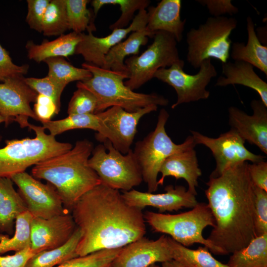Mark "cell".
I'll return each mask as SVG.
<instances>
[{"label":"cell","instance_id":"obj_1","mask_svg":"<svg viewBox=\"0 0 267 267\" xmlns=\"http://www.w3.org/2000/svg\"><path fill=\"white\" fill-rule=\"evenodd\" d=\"M70 213L82 233L78 256L122 248L146 234L142 210L128 204L119 190L102 183L84 194Z\"/></svg>","mask_w":267,"mask_h":267},{"label":"cell","instance_id":"obj_2","mask_svg":"<svg viewBox=\"0 0 267 267\" xmlns=\"http://www.w3.org/2000/svg\"><path fill=\"white\" fill-rule=\"evenodd\" d=\"M248 162L209 177L205 191L215 225L207 238L221 255L232 254L257 237L255 226L254 184Z\"/></svg>","mask_w":267,"mask_h":267},{"label":"cell","instance_id":"obj_3","mask_svg":"<svg viewBox=\"0 0 267 267\" xmlns=\"http://www.w3.org/2000/svg\"><path fill=\"white\" fill-rule=\"evenodd\" d=\"M93 149L89 140H78L68 151L40 162L32 170L33 177L46 180L55 188L69 212L84 194L101 183L89 165Z\"/></svg>","mask_w":267,"mask_h":267},{"label":"cell","instance_id":"obj_4","mask_svg":"<svg viewBox=\"0 0 267 267\" xmlns=\"http://www.w3.org/2000/svg\"><path fill=\"white\" fill-rule=\"evenodd\" d=\"M82 67L90 72L91 78L78 82L77 88L91 92L97 100L96 114L113 106H118L126 111L134 112L150 105L167 106L169 100L156 93L134 92L125 85L124 80L128 75L123 72L105 69L84 63Z\"/></svg>","mask_w":267,"mask_h":267},{"label":"cell","instance_id":"obj_5","mask_svg":"<svg viewBox=\"0 0 267 267\" xmlns=\"http://www.w3.org/2000/svg\"><path fill=\"white\" fill-rule=\"evenodd\" d=\"M28 127L35 132V137L6 140L5 145L0 148V177L10 178L73 147L71 143L59 142L54 136L46 134L43 126L30 123Z\"/></svg>","mask_w":267,"mask_h":267},{"label":"cell","instance_id":"obj_6","mask_svg":"<svg viewBox=\"0 0 267 267\" xmlns=\"http://www.w3.org/2000/svg\"><path fill=\"white\" fill-rule=\"evenodd\" d=\"M143 214L145 222L155 232L168 234L183 246L200 243L213 254L221 255L219 250L203 236L205 228L215 225L208 204L198 202L191 210L178 214L151 211H146Z\"/></svg>","mask_w":267,"mask_h":267},{"label":"cell","instance_id":"obj_7","mask_svg":"<svg viewBox=\"0 0 267 267\" xmlns=\"http://www.w3.org/2000/svg\"><path fill=\"white\" fill-rule=\"evenodd\" d=\"M169 117L168 112L162 109L158 116L154 131L142 140L138 141L133 150L142 173L143 180L147 184L148 192L153 193L158 188V175L164 161L170 156L196 146L192 136L177 144L168 135L165 125Z\"/></svg>","mask_w":267,"mask_h":267},{"label":"cell","instance_id":"obj_8","mask_svg":"<svg viewBox=\"0 0 267 267\" xmlns=\"http://www.w3.org/2000/svg\"><path fill=\"white\" fill-rule=\"evenodd\" d=\"M237 25L235 18L212 16L197 29L190 30L186 35L188 62L195 68L211 58L222 63L227 62L231 44L229 36Z\"/></svg>","mask_w":267,"mask_h":267},{"label":"cell","instance_id":"obj_9","mask_svg":"<svg viewBox=\"0 0 267 267\" xmlns=\"http://www.w3.org/2000/svg\"><path fill=\"white\" fill-rule=\"evenodd\" d=\"M93 148L89 165L101 183L111 188L127 191L143 181L140 168L131 149L123 154L107 139Z\"/></svg>","mask_w":267,"mask_h":267},{"label":"cell","instance_id":"obj_10","mask_svg":"<svg viewBox=\"0 0 267 267\" xmlns=\"http://www.w3.org/2000/svg\"><path fill=\"white\" fill-rule=\"evenodd\" d=\"M153 38V43L140 55H132L124 61L128 74L124 83L133 90L154 78L159 69L170 67L180 60L173 35L158 31Z\"/></svg>","mask_w":267,"mask_h":267},{"label":"cell","instance_id":"obj_11","mask_svg":"<svg viewBox=\"0 0 267 267\" xmlns=\"http://www.w3.org/2000/svg\"><path fill=\"white\" fill-rule=\"evenodd\" d=\"M184 61L180 59L170 67L159 69L154 75V78L167 83L176 90L177 99L172 105V109L183 103L208 98L210 92L206 87L217 75L211 59L204 60L195 75L184 72Z\"/></svg>","mask_w":267,"mask_h":267},{"label":"cell","instance_id":"obj_12","mask_svg":"<svg viewBox=\"0 0 267 267\" xmlns=\"http://www.w3.org/2000/svg\"><path fill=\"white\" fill-rule=\"evenodd\" d=\"M196 144H202L212 152L216 166L210 177L216 178L227 168L244 162H258L265 156L257 155L245 146V141L233 130L222 134L217 138L210 137L198 132L191 131Z\"/></svg>","mask_w":267,"mask_h":267},{"label":"cell","instance_id":"obj_13","mask_svg":"<svg viewBox=\"0 0 267 267\" xmlns=\"http://www.w3.org/2000/svg\"><path fill=\"white\" fill-rule=\"evenodd\" d=\"M157 109V106L150 105L135 112H129L120 107L113 106L96 113L100 119L103 132L95 138L102 142L108 140L116 149L126 154L131 149L140 119Z\"/></svg>","mask_w":267,"mask_h":267},{"label":"cell","instance_id":"obj_14","mask_svg":"<svg viewBox=\"0 0 267 267\" xmlns=\"http://www.w3.org/2000/svg\"><path fill=\"white\" fill-rule=\"evenodd\" d=\"M10 178L34 218L48 219L69 212L64 207L55 188L48 182L44 184L26 172Z\"/></svg>","mask_w":267,"mask_h":267},{"label":"cell","instance_id":"obj_15","mask_svg":"<svg viewBox=\"0 0 267 267\" xmlns=\"http://www.w3.org/2000/svg\"><path fill=\"white\" fill-rule=\"evenodd\" d=\"M25 78L18 75L0 83V114L5 118L6 126L16 122L24 128L30 124L29 118L38 121L30 104L35 102L38 94L26 84Z\"/></svg>","mask_w":267,"mask_h":267},{"label":"cell","instance_id":"obj_16","mask_svg":"<svg viewBox=\"0 0 267 267\" xmlns=\"http://www.w3.org/2000/svg\"><path fill=\"white\" fill-rule=\"evenodd\" d=\"M147 12L144 9L138 11L130 26L125 28L115 29L104 37H97L88 31L81 34V40L78 44L75 53L81 55L84 60L98 67H102L105 56L110 50L122 41L130 33L146 27Z\"/></svg>","mask_w":267,"mask_h":267},{"label":"cell","instance_id":"obj_17","mask_svg":"<svg viewBox=\"0 0 267 267\" xmlns=\"http://www.w3.org/2000/svg\"><path fill=\"white\" fill-rule=\"evenodd\" d=\"M77 226L70 212L48 219L33 218L31 249L35 254L59 247L71 237Z\"/></svg>","mask_w":267,"mask_h":267},{"label":"cell","instance_id":"obj_18","mask_svg":"<svg viewBox=\"0 0 267 267\" xmlns=\"http://www.w3.org/2000/svg\"><path fill=\"white\" fill-rule=\"evenodd\" d=\"M173 259L168 236L156 240L144 236L123 247L111 263L112 267H148Z\"/></svg>","mask_w":267,"mask_h":267},{"label":"cell","instance_id":"obj_19","mask_svg":"<svg viewBox=\"0 0 267 267\" xmlns=\"http://www.w3.org/2000/svg\"><path fill=\"white\" fill-rule=\"evenodd\" d=\"M165 192L155 194L135 189L123 191L122 196L130 206L142 210L146 207L158 209L159 213L177 211L183 208H192L198 203L195 195L181 185H168Z\"/></svg>","mask_w":267,"mask_h":267},{"label":"cell","instance_id":"obj_20","mask_svg":"<svg viewBox=\"0 0 267 267\" xmlns=\"http://www.w3.org/2000/svg\"><path fill=\"white\" fill-rule=\"evenodd\" d=\"M253 114H247L242 110L231 106L228 109V123L245 141L257 146L267 154V107L261 100H253Z\"/></svg>","mask_w":267,"mask_h":267},{"label":"cell","instance_id":"obj_21","mask_svg":"<svg viewBox=\"0 0 267 267\" xmlns=\"http://www.w3.org/2000/svg\"><path fill=\"white\" fill-rule=\"evenodd\" d=\"M159 173L161 177L158 180V184L163 185L165 178L169 176L177 179L183 178L187 183V190L196 195V187L198 179L202 172L199 164L194 147H190L168 157L163 163Z\"/></svg>","mask_w":267,"mask_h":267},{"label":"cell","instance_id":"obj_22","mask_svg":"<svg viewBox=\"0 0 267 267\" xmlns=\"http://www.w3.org/2000/svg\"><path fill=\"white\" fill-rule=\"evenodd\" d=\"M181 6L180 0H162L156 6H150L146 29L154 34L158 31L168 32L180 42L186 23V19L181 20Z\"/></svg>","mask_w":267,"mask_h":267},{"label":"cell","instance_id":"obj_23","mask_svg":"<svg viewBox=\"0 0 267 267\" xmlns=\"http://www.w3.org/2000/svg\"><path fill=\"white\" fill-rule=\"evenodd\" d=\"M254 67L242 61L222 63V73L224 77H220L216 86L225 87L238 84L255 90L261 101L267 107V83L255 72Z\"/></svg>","mask_w":267,"mask_h":267},{"label":"cell","instance_id":"obj_24","mask_svg":"<svg viewBox=\"0 0 267 267\" xmlns=\"http://www.w3.org/2000/svg\"><path fill=\"white\" fill-rule=\"evenodd\" d=\"M27 211L11 178L0 177V233L12 235L16 218Z\"/></svg>","mask_w":267,"mask_h":267},{"label":"cell","instance_id":"obj_25","mask_svg":"<svg viewBox=\"0 0 267 267\" xmlns=\"http://www.w3.org/2000/svg\"><path fill=\"white\" fill-rule=\"evenodd\" d=\"M81 34L72 32L61 35L52 41L44 40L40 44L28 41L26 45L28 56L37 63L51 57H67L75 54L81 40Z\"/></svg>","mask_w":267,"mask_h":267},{"label":"cell","instance_id":"obj_26","mask_svg":"<svg viewBox=\"0 0 267 267\" xmlns=\"http://www.w3.org/2000/svg\"><path fill=\"white\" fill-rule=\"evenodd\" d=\"M247 21L248 41L243 43L234 42L230 56L235 61H242L255 67L267 76V46L263 45L257 36L255 24L248 16Z\"/></svg>","mask_w":267,"mask_h":267},{"label":"cell","instance_id":"obj_27","mask_svg":"<svg viewBox=\"0 0 267 267\" xmlns=\"http://www.w3.org/2000/svg\"><path fill=\"white\" fill-rule=\"evenodd\" d=\"M154 34L149 32L146 27L132 32L126 40L121 41L110 50L105 56L102 68L128 74L124 63L125 58L130 55H137L140 47L145 45L148 38H153Z\"/></svg>","mask_w":267,"mask_h":267},{"label":"cell","instance_id":"obj_28","mask_svg":"<svg viewBox=\"0 0 267 267\" xmlns=\"http://www.w3.org/2000/svg\"><path fill=\"white\" fill-rule=\"evenodd\" d=\"M81 234L80 229L77 227L71 237L64 245L35 254L28 261L25 267H53L79 257L76 253V248Z\"/></svg>","mask_w":267,"mask_h":267},{"label":"cell","instance_id":"obj_29","mask_svg":"<svg viewBox=\"0 0 267 267\" xmlns=\"http://www.w3.org/2000/svg\"><path fill=\"white\" fill-rule=\"evenodd\" d=\"M230 267H267V233L252 239L233 253L227 264Z\"/></svg>","mask_w":267,"mask_h":267},{"label":"cell","instance_id":"obj_30","mask_svg":"<svg viewBox=\"0 0 267 267\" xmlns=\"http://www.w3.org/2000/svg\"><path fill=\"white\" fill-rule=\"evenodd\" d=\"M173 259L186 267H230L216 260L207 247H199L192 250L183 246L168 236Z\"/></svg>","mask_w":267,"mask_h":267},{"label":"cell","instance_id":"obj_31","mask_svg":"<svg viewBox=\"0 0 267 267\" xmlns=\"http://www.w3.org/2000/svg\"><path fill=\"white\" fill-rule=\"evenodd\" d=\"M45 130H47L53 136L64 132L80 129H88L96 131L95 136L100 135L103 128L97 114L68 115L62 119L41 123Z\"/></svg>","mask_w":267,"mask_h":267},{"label":"cell","instance_id":"obj_32","mask_svg":"<svg viewBox=\"0 0 267 267\" xmlns=\"http://www.w3.org/2000/svg\"><path fill=\"white\" fill-rule=\"evenodd\" d=\"M33 217L28 211L19 215L15 220L14 235L0 233V254L15 252L31 248V222Z\"/></svg>","mask_w":267,"mask_h":267},{"label":"cell","instance_id":"obj_33","mask_svg":"<svg viewBox=\"0 0 267 267\" xmlns=\"http://www.w3.org/2000/svg\"><path fill=\"white\" fill-rule=\"evenodd\" d=\"M44 62L48 68L47 76L66 85L74 81H86L92 77L89 71L74 66L62 57L49 58Z\"/></svg>","mask_w":267,"mask_h":267},{"label":"cell","instance_id":"obj_34","mask_svg":"<svg viewBox=\"0 0 267 267\" xmlns=\"http://www.w3.org/2000/svg\"><path fill=\"white\" fill-rule=\"evenodd\" d=\"M69 30L65 0H51L45 11L42 33L44 36H60Z\"/></svg>","mask_w":267,"mask_h":267},{"label":"cell","instance_id":"obj_35","mask_svg":"<svg viewBox=\"0 0 267 267\" xmlns=\"http://www.w3.org/2000/svg\"><path fill=\"white\" fill-rule=\"evenodd\" d=\"M148 0H93L91 2L93 14L96 16L103 6L106 4L119 5L122 12L119 18L109 26L110 29L125 28L133 19L135 12L147 7L150 3Z\"/></svg>","mask_w":267,"mask_h":267},{"label":"cell","instance_id":"obj_36","mask_svg":"<svg viewBox=\"0 0 267 267\" xmlns=\"http://www.w3.org/2000/svg\"><path fill=\"white\" fill-rule=\"evenodd\" d=\"M69 30L77 33L95 30L91 13L87 8L88 0H65Z\"/></svg>","mask_w":267,"mask_h":267},{"label":"cell","instance_id":"obj_37","mask_svg":"<svg viewBox=\"0 0 267 267\" xmlns=\"http://www.w3.org/2000/svg\"><path fill=\"white\" fill-rule=\"evenodd\" d=\"M122 248L107 249L79 256L68 260L56 267H102L112 263Z\"/></svg>","mask_w":267,"mask_h":267},{"label":"cell","instance_id":"obj_38","mask_svg":"<svg viewBox=\"0 0 267 267\" xmlns=\"http://www.w3.org/2000/svg\"><path fill=\"white\" fill-rule=\"evenodd\" d=\"M25 81L38 94L51 98L60 111L61 94L67 85L48 76L42 78H25Z\"/></svg>","mask_w":267,"mask_h":267},{"label":"cell","instance_id":"obj_39","mask_svg":"<svg viewBox=\"0 0 267 267\" xmlns=\"http://www.w3.org/2000/svg\"><path fill=\"white\" fill-rule=\"evenodd\" d=\"M73 93L68 106V115L96 114L97 100L95 95L89 90L77 88Z\"/></svg>","mask_w":267,"mask_h":267},{"label":"cell","instance_id":"obj_40","mask_svg":"<svg viewBox=\"0 0 267 267\" xmlns=\"http://www.w3.org/2000/svg\"><path fill=\"white\" fill-rule=\"evenodd\" d=\"M256 236L267 233V192L254 185Z\"/></svg>","mask_w":267,"mask_h":267},{"label":"cell","instance_id":"obj_41","mask_svg":"<svg viewBox=\"0 0 267 267\" xmlns=\"http://www.w3.org/2000/svg\"><path fill=\"white\" fill-rule=\"evenodd\" d=\"M50 2L49 0H27L28 12L26 20L30 28L42 32L44 15Z\"/></svg>","mask_w":267,"mask_h":267},{"label":"cell","instance_id":"obj_42","mask_svg":"<svg viewBox=\"0 0 267 267\" xmlns=\"http://www.w3.org/2000/svg\"><path fill=\"white\" fill-rule=\"evenodd\" d=\"M29 68L28 64L19 66L13 63L8 52L0 44V81L15 75L24 76Z\"/></svg>","mask_w":267,"mask_h":267},{"label":"cell","instance_id":"obj_43","mask_svg":"<svg viewBox=\"0 0 267 267\" xmlns=\"http://www.w3.org/2000/svg\"><path fill=\"white\" fill-rule=\"evenodd\" d=\"M33 111L38 121L41 123L50 121L59 112L51 98L41 94L37 95Z\"/></svg>","mask_w":267,"mask_h":267},{"label":"cell","instance_id":"obj_44","mask_svg":"<svg viewBox=\"0 0 267 267\" xmlns=\"http://www.w3.org/2000/svg\"><path fill=\"white\" fill-rule=\"evenodd\" d=\"M197 1L206 5L209 12L214 17L222 16L224 14L232 15L238 12V8L232 4L230 0H201Z\"/></svg>","mask_w":267,"mask_h":267},{"label":"cell","instance_id":"obj_45","mask_svg":"<svg viewBox=\"0 0 267 267\" xmlns=\"http://www.w3.org/2000/svg\"><path fill=\"white\" fill-rule=\"evenodd\" d=\"M248 170L253 184L267 192V162L248 163Z\"/></svg>","mask_w":267,"mask_h":267},{"label":"cell","instance_id":"obj_46","mask_svg":"<svg viewBox=\"0 0 267 267\" xmlns=\"http://www.w3.org/2000/svg\"><path fill=\"white\" fill-rule=\"evenodd\" d=\"M35 254L31 248H28L12 255L0 256V267H25L28 261Z\"/></svg>","mask_w":267,"mask_h":267},{"label":"cell","instance_id":"obj_47","mask_svg":"<svg viewBox=\"0 0 267 267\" xmlns=\"http://www.w3.org/2000/svg\"><path fill=\"white\" fill-rule=\"evenodd\" d=\"M161 267H186L180 262L174 259H172L162 263Z\"/></svg>","mask_w":267,"mask_h":267},{"label":"cell","instance_id":"obj_48","mask_svg":"<svg viewBox=\"0 0 267 267\" xmlns=\"http://www.w3.org/2000/svg\"><path fill=\"white\" fill-rule=\"evenodd\" d=\"M4 122L5 123V118L0 114V124L1 123ZM2 139V136L0 135V142L1 141Z\"/></svg>","mask_w":267,"mask_h":267},{"label":"cell","instance_id":"obj_49","mask_svg":"<svg viewBox=\"0 0 267 267\" xmlns=\"http://www.w3.org/2000/svg\"><path fill=\"white\" fill-rule=\"evenodd\" d=\"M148 267H159V266H158V265H156V264H153V265L150 266Z\"/></svg>","mask_w":267,"mask_h":267},{"label":"cell","instance_id":"obj_50","mask_svg":"<svg viewBox=\"0 0 267 267\" xmlns=\"http://www.w3.org/2000/svg\"><path fill=\"white\" fill-rule=\"evenodd\" d=\"M102 267H112V265H111V264L110 263V264H108L107 265H105V266H103Z\"/></svg>","mask_w":267,"mask_h":267}]
</instances>
